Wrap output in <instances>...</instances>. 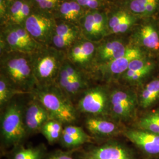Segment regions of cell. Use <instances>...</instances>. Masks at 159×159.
<instances>
[{"label": "cell", "instance_id": "cell-16", "mask_svg": "<svg viewBox=\"0 0 159 159\" xmlns=\"http://www.w3.org/2000/svg\"><path fill=\"white\" fill-rule=\"evenodd\" d=\"M130 45V43L118 38L107 40L104 39L98 43L90 75L97 68L106 65L122 56Z\"/></svg>", "mask_w": 159, "mask_h": 159}, {"label": "cell", "instance_id": "cell-25", "mask_svg": "<svg viewBox=\"0 0 159 159\" xmlns=\"http://www.w3.org/2000/svg\"><path fill=\"white\" fill-rule=\"evenodd\" d=\"M47 153L43 144L27 148L21 144L10 150L8 157L9 159H43Z\"/></svg>", "mask_w": 159, "mask_h": 159}, {"label": "cell", "instance_id": "cell-26", "mask_svg": "<svg viewBox=\"0 0 159 159\" xmlns=\"http://www.w3.org/2000/svg\"><path fill=\"white\" fill-rule=\"evenodd\" d=\"M131 126L159 134V106L139 114L136 121Z\"/></svg>", "mask_w": 159, "mask_h": 159}, {"label": "cell", "instance_id": "cell-31", "mask_svg": "<svg viewBox=\"0 0 159 159\" xmlns=\"http://www.w3.org/2000/svg\"><path fill=\"white\" fill-rule=\"evenodd\" d=\"M79 149V148L66 150L58 149L50 153H47L43 159H75L74 158V154Z\"/></svg>", "mask_w": 159, "mask_h": 159}, {"label": "cell", "instance_id": "cell-19", "mask_svg": "<svg viewBox=\"0 0 159 159\" xmlns=\"http://www.w3.org/2000/svg\"><path fill=\"white\" fill-rule=\"evenodd\" d=\"M97 142L83 128L73 125H65L59 143L66 150L81 148L87 144H96Z\"/></svg>", "mask_w": 159, "mask_h": 159}, {"label": "cell", "instance_id": "cell-30", "mask_svg": "<svg viewBox=\"0 0 159 159\" xmlns=\"http://www.w3.org/2000/svg\"><path fill=\"white\" fill-rule=\"evenodd\" d=\"M34 10L52 16L61 0H31Z\"/></svg>", "mask_w": 159, "mask_h": 159}, {"label": "cell", "instance_id": "cell-28", "mask_svg": "<svg viewBox=\"0 0 159 159\" xmlns=\"http://www.w3.org/2000/svg\"><path fill=\"white\" fill-rule=\"evenodd\" d=\"M63 129V123L54 119H50L43 125L40 133L46 138L49 144L53 145L59 142Z\"/></svg>", "mask_w": 159, "mask_h": 159}, {"label": "cell", "instance_id": "cell-3", "mask_svg": "<svg viewBox=\"0 0 159 159\" xmlns=\"http://www.w3.org/2000/svg\"><path fill=\"white\" fill-rule=\"evenodd\" d=\"M109 85L110 117L126 127H130L140 113L136 90L119 83Z\"/></svg>", "mask_w": 159, "mask_h": 159}, {"label": "cell", "instance_id": "cell-4", "mask_svg": "<svg viewBox=\"0 0 159 159\" xmlns=\"http://www.w3.org/2000/svg\"><path fill=\"white\" fill-rule=\"evenodd\" d=\"M47 109L51 119L64 125H73L79 119V112L72 102L56 84L36 88L31 94Z\"/></svg>", "mask_w": 159, "mask_h": 159}, {"label": "cell", "instance_id": "cell-32", "mask_svg": "<svg viewBox=\"0 0 159 159\" xmlns=\"http://www.w3.org/2000/svg\"><path fill=\"white\" fill-rule=\"evenodd\" d=\"M87 11L104 10L107 0H75Z\"/></svg>", "mask_w": 159, "mask_h": 159}, {"label": "cell", "instance_id": "cell-23", "mask_svg": "<svg viewBox=\"0 0 159 159\" xmlns=\"http://www.w3.org/2000/svg\"><path fill=\"white\" fill-rule=\"evenodd\" d=\"M87 11L75 0H61L54 14V17L56 20L79 25Z\"/></svg>", "mask_w": 159, "mask_h": 159}, {"label": "cell", "instance_id": "cell-2", "mask_svg": "<svg viewBox=\"0 0 159 159\" xmlns=\"http://www.w3.org/2000/svg\"><path fill=\"white\" fill-rule=\"evenodd\" d=\"M25 105L14 98L1 110V146L4 152L22 144L28 137L24 120Z\"/></svg>", "mask_w": 159, "mask_h": 159}, {"label": "cell", "instance_id": "cell-35", "mask_svg": "<svg viewBox=\"0 0 159 159\" xmlns=\"http://www.w3.org/2000/svg\"><path fill=\"white\" fill-rule=\"evenodd\" d=\"M157 63H158V66H159V61H157Z\"/></svg>", "mask_w": 159, "mask_h": 159}, {"label": "cell", "instance_id": "cell-33", "mask_svg": "<svg viewBox=\"0 0 159 159\" xmlns=\"http://www.w3.org/2000/svg\"><path fill=\"white\" fill-rule=\"evenodd\" d=\"M11 0H0V24L3 23Z\"/></svg>", "mask_w": 159, "mask_h": 159}, {"label": "cell", "instance_id": "cell-1", "mask_svg": "<svg viewBox=\"0 0 159 159\" xmlns=\"http://www.w3.org/2000/svg\"><path fill=\"white\" fill-rule=\"evenodd\" d=\"M0 74L25 94H31L37 88L31 54L20 52L0 53Z\"/></svg>", "mask_w": 159, "mask_h": 159}, {"label": "cell", "instance_id": "cell-8", "mask_svg": "<svg viewBox=\"0 0 159 159\" xmlns=\"http://www.w3.org/2000/svg\"><path fill=\"white\" fill-rule=\"evenodd\" d=\"M110 85L105 83L90 85L75 104L79 113L87 116L110 117Z\"/></svg>", "mask_w": 159, "mask_h": 159}, {"label": "cell", "instance_id": "cell-7", "mask_svg": "<svg viewBox=\"0 0 159 159\" xmlns=\"http://www.w3.org/2000/svg\"><path fill=\"white\" fill-rule=\"evenodd\" d=\"M43 46L34 40L24 25L0 26V53L20 52L32 54Z\"/></svg>", "mask_w": 159, "mask_h": 159}, {"label": "cell", "instance_id": "cell-6", "mask_svg": "<svg viewBox=\"0 0 159 159\" xmlns=\"http://www.w3.org/2000/svg\"><path fill=\"white\" fill-rule=\"evenodd\" d=\"M83 147L75 152V159H143L136 148L119 137Z\"/></svg>", "mask_w": 159, "mask_h": 159}, {"label": "cell", "instance_id": "cell-27", "mask_svg": "<svg viewBox=\"0 0 159 159\" xmlns=\"http://www.w3.org/2000/svg\"><path fill=\"white\" fill-rule=\"evenodd\" d=\"M125 8L135 16H149L159 8V0H126Z\"/></svg>", "mask_w": 159, "mask_h": 159}, {"label": "cell", "instance_id": "cell-29", "mask_svg": "<svg viewBox=\"0 0 159 159\" xmlns=\"http://www.w3.org/2000/svg\"><path fill=\"white\" fill-rule=\"evenodd\" d=\"M13 84L2 74H0V108L2 110L18 95H24Z\"/></svg>", "mask_w": 159, "mask_h": 159}, {"label": "cell", "instance_id": "cell-34", "mask_svg": "<svg viewBox=\"0 0 159 159\" xmlns=\"http://www.w3.org/2000/svg\"><path fill=\"white\" fill-rule=\"evenodd\" d=\"M159 159V156H157V157H153V158H151V159Z\"/></svg>", "mask_w": 159, "mask_h": 159}, {"label": "cell", "instance_id": "cell-13", "mask_svg": "<svg viewBox=\"0 0 159 159\" xmlns=\"http://www.w3.org/2000/svg\"><path fill=\"white\" fill-rule=\"evenodd\" d=\"M98 43L81 36L66 52V59L90 75L93 67Z\"/></svg>", "mask_w": 159, "mask_h": 159}, {"label": "cell", "instance_id": "cell-10", "mask_svg": "<svg viewBox=\"0 0 159 159\" xmlns=\"http://www.w3.org/2000/svg\"><path fill=\"white\" fill-rule=\"evenodd\" d=\"M157 70L158 63L154 57L145 55L133 60L116 83L137 90L159 74Z\"/></svg>", "mask_w": 159, "mask_h": 159}, {"label": "cell", "instance_id": "cell-15", "mask_svg": "<svg viewBox=\"0 0 159 159\" xmlns=\"http://www.w3.org/2000/svg\"><path fill=\"white\" fill-rule=\"evenodd\" d=\"M84 125L89 134L97 142L123 137L127 127L109 117L99 116H87Z\"/></svg>", "mask_w": 159, "mask_h": 159}, {"label": "cell", "instance_id": "cell-5", "mask_svg": "<svg viewBox=\"0 0 159 159\" xmlns=\"http://www.w3.org/2000/svg\"><path fill=\"white\" fill-rule=\"evenodd\" d=\"M66 60V52L52 46H43L32 54V67L37 88L55 84Z\"/></svg>", "mask_w": 159, "mask_h": 159}, {"label": "cell", "instance_id": "cell-22", "mask_svg": "<svg viewBox=\"0 0 159 159\" xmlns=\"http://www.w3.org/2000/svg\"><path fill=\"white\" fill-rule=\"evenodd\" d=\"M132 44L152 57L159 55V34L152 25L143 26L135 35L134 42Z\"/></svg>", "mask_w": 159, "mask_h": 159}, {"label": "cell", "instance_id": "cell-12", "mask_svg": "<svg viewBox=\"0 0 159 159\" xmlns=\"http://www.w3.org/2000/svg\"><path fill=\"white\" fill-rule=\"evenodd\" d=\"M143 159L159 156V134L134 127H127L123 134Z\"/></svg>", "mask_w": 159, "mask_h": 159}, {"label": "cell", "instance_id": "cell-18", "mask_svg": "<svg viewBox=\"0 0 159 159\" xmlns=\"http://www.w3.org/2000/svg\"><path fill=\"white\" fill-rule=\"evenodd\" d=\"M81 36L79 25L56 20L51 46L66 52Z\"/></svg>", "mask_w": 159, "mask_h": 159}, {"label": "cell", "instance_id": "cell-21", "mask_svg": "<svg viewBox=\"0 0 159 159\" xmlns=\"http://www.w3.org/2000/svg\"><path fill=\"white\" fill-rule=\"evenodd\" d=\"M34 10L31 0H11L3 23L4 25H23Z\"/></svg>", "mask_w": 159, "mask_h": 159}, {"label": "cell", "instance_id": "cell-14", "mask_svg": "<svg viewBox=\"0 0 159 159\" xmlns=\"http://www.w3.org/2000/svg\"><path fill=\"white\" fill-rule=\"evenodd\" d=\"M108 17L104 10L88 11L79 24L82 36L94 43H100L108 36Z\"/></svg>", "mask_w": 159, "mask_h": 159}, {"label": "cell", "instance_id": "cell-24", "mask_svg": "<svg viewBox=\"0 0 159 159\" xmlns=\"http://www.w3.org/2000/svg\"><path fill=\"white\" fill-rule=\"evenodd\" d=\"M108 36L125 33L135 23V16L125 8L107 14Z\"/></svg>", "mask_w": 159, "mask_h": 159}, {"label": "cell", "instance_id": "cell-17", "mask_svg": "<svg viewBox=\"0 0 159 159\" xmlns=\"http://www.w3.org/2000/svg\"><path fill=\"white\" fill-rule=\"evenodd\" d=\"M25 105L24 120L28 136L40 133L43 125L51 119L44 106L33 96Z\"/></svg>", "mask_w": 159, "mask_h": 159}, {"label": "cell", "instance_id": "cell-11", "mask_svg": "<svg viewBox=\"0 0 159 159\" xmlns=\"http://www.w3.org/2000/svg\"><path fill=\"white\" fill-rule=\"evenodd\" d=\"M23 25L34 40L43 46H51L56 25L52 16L34 10Z\"/></svg>", "mask_w": 159, "mask_h": 159}, {"label": "cell", "instance_id": "cell-9", "mask_svg": "<svg viewBox=\"0 0 159 159\" xmlns=\"http://www.w3.org/2000/svg\"><path fill=\"white\" fill-rule=\"evenodd\" d=\"M148 55L140 48L130 44L125 52L113 61L94 70L90 75L91 79L102 83L110 84L116 83L120 77L127 70L131 62L137 58Z\"/></svg>", "mask_w": 159, "mask_h": 159}, {"label": "cell", "instance_id": "cell-20", "mask_svg": "<svg viewBox=\"0 0 159 159\" xmlns=\"http://www.w3.org/2000/svg\"><path fill=\"white\" fill-rule=\"evenodd\" d=\"M140 113L159 106V73L136 90Z\"/></svg>", "mask_w": 159, "mask_h": 159}]
</instances>
